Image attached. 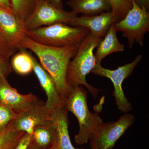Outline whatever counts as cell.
Returning a JSON list of instances; mask_svg holds the SVG:
<instances>
[{
	"mask_svg": "<svg viewBox=\"0 0 149 149\" xmlns=\"http://www.w3.org/2000/svg\"><path fill=\"white\" fill-rule=\"evenodd\" d=\"M79 45L54 47L41 45L27 36L22 40L19 49H29L37 56L40 64L53 78L65 102L71 92L67 82L70 62L77 53Z\"/></svg>",
	"mask_w": 149,
	"mask_h": 149,
	"instance_id": "obj_1",
	"label": "cell"
},
{
	"mask_svg": "<svg viewBox=\"0 0 149 149\" xmlns=\"http://www.w3.org/2000/svg\"><path fill=\"white\" fill-rule=\"evenodd\" d=\"M102 39L90 32L80 44L77 53L70 62L67 72V82L70 90L84 85L95 99L101 90L88 84L86 77L95 66L93 52Z\"/></svg>",
	"mask_w": 149,
	"mask_h": 149,
	"instance_id": "obj_2",
	"label": "cell"
},
{
	"mask_svg": "<svg viewBox=\"0 0 149 149\" xmlns=\"http://www.w3.org/2000/svg\"><path fill=\"white\" fill-rule=\"evenodd\" d=\"M87 92L82 86L72 89L65 102L64 108L77 118L79 132L74 137L77 145L87 144L99 126L103 123L97 113H92L87 103Z\"/></svg>",
	"mask_w": 149,
	"mask_h": 149,
	"instance_id": "obj_3",
	"label": "cell"
},
{
	"mask_svg": "<svg viewBox=\"0 0 149 149\" xmlns=\"http://www.w3.org/2000/svg\"><path fill=\"white\" fill-rule=\"evenodd\" d=\"M90 33L89 29L85 27L58 23L29 30L26 35L41 45L54 47H65L80 45Z\"/></svg>",
	"mask_w": 149,
	"mask_h": 149,
	"instance_id": "obj_4",
	"label": "cell"
},
{
	"mask_svg": "<svg viewBox=\"0 0 149 149\" xmlns=\"http://www.w3.org/2000/svg\"><path fill=\"white\" fill-rule=\"evenodd\" d=\"M131 1L132 8L124 18L114 24L116 32H122L123 37L127 39L130 49L136 42L143 47L144 37L149 31V11Z\"/></svg>",
	"mask_w": 149,
	"mask_h": 149,
	"instance_id": "obj_5",
	"label": "cell"
},
{
	"mask_svg": "<svg viewBox=\"0 0 149 149\" xmlns=\"http://www.w3.org/2000/svg\"><path fill=\"white\" fill-rule=\"evenodd\" d=\"M143 57L141 54L137 55L132 62L119 67L114 70L104 68L101 64H96L91 71L93 74L101 77H106L111 80L114 87L113 95L118 109L124 113L130 111L133 107L123 91V83L126 78L133 74L134 69L141 61Z\"/></svg>",
	"mask_w": 149,
	"mask_h": 149,
	"instance_id": "obj_6",
	"label": "cell"
},
{
	"mask_svg": "<svg viewBox=\"0 0 149 149\" xmlns=\"http://www.w3.org/2000/svg\"><path fill=\"white\" fill-rule=\"evenodd\" d=\"M77 17V14L72 11L57 8L49 0H39L32 14L24 22V26L27 31L56 23L69 24Z\"/></svg>",
	"mask_w": 149,
	"mask_h": 149,
	"instance_id": "obj_7",
	"label": "cell"
},
{
	"mask_svg": "<svg viewBox=\"0 0 149 149\" xmlns=\"http://www.w3.org/2000/svg\"><path fill=\"white\" fill-rule=\"evenodd\" d=\"M135 120L134 115L127 113L116 121L103 123L96 129L91 140L100 149L113 148L118 140L133 124Z\"/></svg>",
	"mask_w": 149,
	"mask_h": 149,
	"instance_id": "obj_8",
	"label": "cell"
},
{
	"mask_svg": "<svg viewBox=\"0 0 149 149\" xmlns=\"http://www.w3.org/2000/svg\"><path fill=\"white\" fill-rule=\"evenodd\" d=\"M31 56L33 70L40 82V85L47 95V100L45 103V107L51 114L57 110L64 107V100L59 93L52 77L31 54Z\"/></svg>",
	"mask_w": 149,
	"mask_h": 149,
	"instance_id": "obj_9",
	"label": "cell"
},
{
	"mask_svg": "<svg viewBox=\"0 0 149 149\" xmlns=\"http://www.w3.org/2000/svg\"><path fill=\"white\" fill-rule=\"evenodd\" d=\"M45 103L38 99L30 108L19 113L14 120L16 129L32 135L36 126L50 121L51 114L46 109Z\"/></svg>",
	"mask_w": 149,
	"mask_h": 149,
	"instance_id": "obj_10",
	"label": "cell"
},
{
	"mask_svg": "<svg viewBox=\"0 0 149 149\" xmlns=\"http://www.w3.org/2000/svg\"><path fill=\"white\" fill-rule=\"evenodd\" d=\"M0 30L9 43L19 49L22 40L26 36L27 29L12 10L0 7Z\"/></svg>",
	"mask_w": 149,
	"mask_h": 149,
	"instance_id": "obj_11",
	"label": "cell"
},
{
	"mask_svg": "<svg viewBox=\"0 0 149 149\" xmlns=\"http://www.w3.org/2000/svg\"><path fill=\"white\" fill-rule=\"evenodd\" d=\"M32 93L22 95L10 85L6 78L0 77V103L6 105L17 113L30 108L38 100Z\"/></svg>",
	"mask_w": 149,
	"mask_h": 149,
	"instance_id": "obj_12",
	"label": "cell"
},
{
	"mask_svg": "<svg viewBox=\"0 0 149 149\" xmlns=\"http://www.w3.org/2000/svg\"><path fill=\"white\" fill-rule=\"evenodd\" d=\"M119 21L118 17L110 11L97 15L77 17L69 25L85 27L93 35L102 39L111 26Z\"/></svg>",
	"mask_w": 149,
	"mask_h": 149,
	"instance_id": "obj_13",
	"label": "cell"
},
{
	"mask_svg": "<svg viewBox=\"0 0 149 149\" xmlns=\"http://www.w3.org/2000/svg\"><path fill=\"white\" fill-rule=\"evenodd\" d=\"M31 143L39 149H50L58 144V136L52 120L34 128Z\"/></svg>",
	"mask_w": 149,
	"mask_h": 149,
	"instance_id": "obj_14",
	"label": "cell"
},
{
	"mask_svg": "<svg viewBox=\"0 0 149 149\" xmlns=\"http://www.w3.org/2000/svg\"><path fill=\"white\" fill-rule=\"evenodd\" d=\"M67 4L77 14L88 16L111 11L109 0H69Z\"/></svg>",
	"mask_w": 149,
	"mask_h": 149,
	"instance_id": "obj_15",
	"label": "cell"
},
{
	"mask_svg": "<svg viewBox=\"0 0 149 149\" xmlns=\"http://www.w3.org/2000/svg\"><path fill=\"white\" fill-rule=\"evenodd\" d=\"M116 32L114 24H113L99 42L95 55L96 64H101L102 60L110 54L125 50V46L118 39Z\"/></svg>",
	"mask_w": 149,
	"mask_h": 149,
	"instance_id": "obj_16",
	"label": "cell"
},
{
	"mask_svg": "<svg viewBox=\"0 0 149 149\" xmlns=\"http://www.w3.org/2000/svg\"><path fill=\"white\" fill-rule=\"evenodd\" d=\"M68 112L64 107L57 110L50 115L57 131L59 147L60 149H85L75 148L70 141L68 132Z\"/></svg>",
	"mask_w": 149,
	"mask_h": 149,
	"instance_id": "obj_17",
	"label": "cell"
},
{
	"mask_svg": "<svg viewBox=\"0 0 149 149\" xmlns=\"http://www.w3.org/2000/svg\"><path fill=\"white\" fill-rule=\"evenodd\" d=\"M19 52L13 56L11 66L15 72L20 75H27L33 70L31 54L25 49L20 48Z\"/></svg>",
	"mask_w": 149,
	"mask_h": 149,
	"instance_id": "obj_18",
	"label": "cell"
},
{
	"mask_svg": "<svg viewBox=\"0 0 149 149\" xmlns=\"http://www.w3.org/2000/svg\"><path fill=\"white\" fill-rule=\"evenodd\" d=\"M14 120L11 121L6 128L0 133V149H14L25 133L16 129Z\"/></svg>",
	"mask_w": 149,
	"mask_h": 149,
	"instance_id": "obj_19",
	"label": "cell"
},
{
	"mask_svg": "<svg viewBox=\"0 0 149 149\" xmlns=\"http://www.w3.org/2000/svg\"><path fill=\"white\" fill-rule=\"evenodd\" d=\"M39 0H10L11 8L23 22L30 16Z\"/></svg>",
	"mask_w": 149,
	"mask_h": 149,
	"instance_id": "obj_20",
	"label": "cell"
},
{
	"mask_svg": "<svg viewBox=\"0 0 149 149\" xmlns=\"http://www.w3.org/2000/svg\"><path fill=\"white\" fill-rule=\"evenodd\" d=\"M111 11L120 21L125 17L132 7L131 0H109Z\"/></svg>",
	"mask_w": 149,
	"mask_h": 149,
	"instance_id": "obj_21",
	"label": "cell"
},
{
	"mask_svg": "<svg viewBox=\"0 0 149 149\" xmlns=\"http://www.w3.org/2000/svg\"><path fill=\"white\" fill-rule=\"evenodd\" d=\"M18 113L6 105L0 103V133L4 130L9 123L17 118Z\"/></svg>",
	"mask_w": 149,
	"mask_h": 149,
	"instance_id": "obj_22",
	"label": "cell"
},
{
	"mask_svg": "<svg viewBox=\"0 0 149 149\" xmlns=\"http://www.w3.org/2000/svg\"><path fill=\"white\" fill-rule=\"evenodd\" d=\"M18 50L8 42L0 30V55L9 59Z\"/></svg>",
	"mask_w": 149,
	"mask_h": 149,
	"instance_id": "obj_23",
	"label": "cell"
},
{
	"mask_svg": "<svg viewBox=\"0 0 149 149\" xmlns=\"http://www.w3.org/2000/svg\"><path fill=\"white\" fill-rule=\"evenodd\" d=\"M12 72V67L8 59L0 55V77L6 78Z\"/></svg>",
	"mask_w": 149,
	"mask_h": 149,
	"instance_id": "obj_24",
	"label": "cell"
},
{
	"mask_svg": "<svg viewBox=\"0 0 149 149\" xmlns=\"http://www.w3.org/2000/svg\"><path fill=\"white\" fill-rule=\"evenodd\" d=\"M32 135L25 133L19 141L14 149H27L31 143Z\"/></svg>",
	"mask_w": 149,
	"mask_h": 149,
	"instance_id": "obj_25",
	"label": "cell"
},
{
	"mask_svg": "<svg viewBox=\"0 0 149 149\" xmlns=\"http://www.w3.org/2000/svg\"><path fill=\"white\" fill-rule=\"evenodd\" d=\"M134 1L141 8L149 11V0H134Z\"/></svg>",
	"mask_w": 149,
	"mask_h": 149,
	"instance_id": "obj_26",
	"label": "cell"
},
{
	"mask_svg": "<svg viewBox=\"0 0 149 149\" xmlns=\"http://www.w3.org/2000/svg\"><path fill=\"white\" fill-rule=\"evenodd\" d=\"M0 7L8 10H12L10 0H0Z\"/></svg>",
	"mask_w": 149,
	"mask_h": 149,
	"instance_id": "obj_27",
	"label": "cell"
},
{
	"mask_svg": "<svg viewBox=\"0 0 149 149\" xmlns=\"http://www.w3.org/2000/svg\"><path fill=\"white\" fill-rule=\"evenodd\" d=\"M51 3L55 7L60 9H63V3L62 0H49Z\"/></svg>",
	"mask_w": 149,
	"mask_h": 149,
	"instance_id": "obj_28",
	"label": "cell"
},
{
	"mask_svg": "<svg viewBox=\"0 0 149 149\" xmlns=\"http://www.w3.org/2000/svg\"><path fill=\"white\" fill-rule=\"evenodd\" d=\"M90 141H91L90 145H91V149H100L97 146L95 143V142L93 140H91Z\"/></svg>",
	"mask_w": 149,
	"mask_h": 149,
	"instance_id": "obj_29",
	"label": "cell"
},
{
	"mask_svg": "<svg viewBox=\"0 0 149 149\" xmlns=\"http://www.w3.org/2000/svg\"><path fill=\"white\" fill-rule=\"evenodd\" d=\"M27 149H39L35 145L32 143H30Z\"/></svg>",
	"mask_w": 149,
	"mask_h": 149,
	"instance_id": "obj_30",
	"label": "cell"
},
{
	"mask_svg": "<svg viewBox=\"0 0 149 149\" xmlns=\"http://www.w3.org/2000/svg\"><path fill=\"white\" fill-rule=\"evenodd\" d=\"M50 149H60V148L59 147L58 144H57V145L54 146V147H53L52 148H51Z\"/></svg>",
	"mask_w": 149,
	"mask_h": 149,
	"instance_id": "obj_31",
	"label": "cell"
}]
</instances>
